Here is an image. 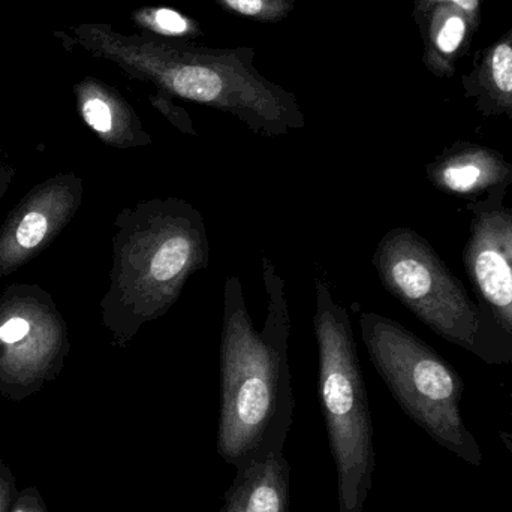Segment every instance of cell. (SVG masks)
<instances>
[{
  "instance_id": "1",
  "label": "cell",
  "mask_w": 512,
  "mask_h": 512,
  "mask_svg": "<svg viewBox=\"0 0 512 512\" xmlns=\"http://www.w3.org/2000/svg\"><path fill=\"white\" fill-rule=\"evenodd\" d=\"M267 313L256 330L239 277L224 286L221 334L222 402L218 454L234 468L283 454L294 420L289 369L292 321L285 280L270 258H262Z\"/></svg>"
},
{
  "instance_id": "2",
  "label": "cell",
  "mask_w": 512,
  "mask_h": 512,
  "mask_svg": "<svg viewBox=\"0 0 512 512\" xmlns=\"http://www.w3.org/2000/svg\"><path fill=\"white\" fill-rule=\"evenodd\" d=\"M72 33L75 44L119 66L132 80L231 114L255 134L277 138L306 126L294 93L256 69L252 47L213 48L150 33L126 35L108 23H83Z\"/></svg>"
},
{
  "instance_id": "3",
  "label": "cell",
  "mask_w": 512,
  "mask_h": 512,
  "mask_svg": "<svg viewBox=\"0 0 512 512\" xmlns=\"http://www.w3.org/2000/svg\"><path fill=\"white\" fill-rule=\"evenodd\" d=\"M110 288L102 322L113 345L128 348L144 324L177 303L188 280L209 267L206 222L182 198H152L117 216Z\"/></svg>"
},
{
  "instance_id": "4",
  "label": "cell",
  "mask_w": 512,
  "mask_h": 512,
  "mask_svg": "<svg viewBox=\"0 0 512 512\" xmlns=\"http://www.w3.org/2000/svg\"><path fill=\"white\" fill-rule=\"evenodd\" d=\"M318 391L337 471V512H363L372 490L376 456L366 382L348 310L330 282L315 279Z\"/></svg>"
},
{
  "instance_id": "5",
  "label": "cell",
  "mask_w": 512,
  "mask_h": 512,
  "mask_svg": "<svg viewBox=\"0 0 512 512\" xmlns=\"http://www.w3.org/2000/svg\"><path fill=\"white\" fill-rule=\"evenodd\" d=\"M361 337L373 367L405 414L439 447L468 465H483V451L463 421V382L456 370L399 322L364 312Z\"/></svg>"
},
{
  "instance_id": "6",
  "label": "cell",
  "mask_w": 512,
  "mask_h": 512,
  "mask_svg": "<svg viewBox=\"0 0 512 512\" xmlns=\"http://www.w3.org/2000/svg\"><path fill=\"white\" fill-rule=\"evenodd\" d=\"M373 267L384 288L448 342L474 349L480 312L432 246L409 228L388 231Z\"/></svg>"
},
{
  "instance_id": "7",
  "label": "cell",
  "mask_w": 512,
  "mask_h": 512,
  "mask_svg": "<svg viewBox=\"0 0 512 512\" xmlns=\"http://www.w3.org/2000/svg\"><path fill=\"white\" fill-rule=\"evenodd\" d=\"M9 289L0 298V378L30 385L44 378L66 354L65 325L41 292Z\"/></svg>"
},
{
  "instance_id": "8",
  "label": "cell",
  "mask_w": 512,
  "mask_h": 512,
  "mask_svg": "<svg viewBox=\"0 0 512 512\" xmlns=\"http://www.w3.org/2000/svg\"><path fill=\"white\" fill-rule=\"evenodd\" d=\"M77 174H60L41 183L14 207L0 228V279L14 273L47 248L71 222L83 201Z\"/></svg>"
},
{
  "instance_id": "9",
  "label": "cell",
  "mask_w": 512,
  "mask_h": 512,
  "mask_svg": "<svg viewBox=\"0 0 512 512\" xmlns=\"http://www.w3.org/2000/svg\"><path fill=\"white\" fill-rule=\"evenodd\" d=\"M465 264L475 286L505 327L512 330V213L483 210L472 224Z\"/></svg>"
},
{
  "instance_id": "10",
  "label": "cell",
  "mask_w": 512,
  "mask_h": 512,
  "mask_svg": "<svg viewBox=\"0 0 512 512\" xmlns=\"http://www.w3.org/2000/svg\"><path fill=\"white\" fill-rule=\"evenodd\" d=\"M74 95L81 119L107 146L138 149L152 144L137 111L114 87L87 77L75 84Z\"/></svg>"
},
{
  "instance_id": "11",
  "label": "cell",
  "mask_w": 512,
  "mask_h": 512,
  "mask_svg": "<svg viewBox=\"0 0 512 512\" xmlns=\"http://www.w3.org/2000/svg\"><path fill=\"white\" fill-rule=\"evenodd\" d=\"M435 188L459 197H477L493 188L508 185L512 167L495 150L459 143L427 167Z\"/></svg>"
},
{
  "instance_id": "12",
  "label": "cell",
  "mask_w": 512,
  "mask_h": 512,
  "mask_svg": "<svg viewBox=\"0 0 512 512\" xmlns=\"http://www.w3.org/2000/svg\"><path fill=\"white\" fill-rule=\"evenodd\" d=\"M423 39V63L438 78L453 77L481 21L450 2L436 3L415 21Z\"/></svg>"
},
{
  "instance_id": "13",
  "label": "cell",
  "mask_w": 512,
  "mask_h": 512,
  "mask_svg": "<svg viewBox=\"0 0 512 512\" xmlns=\"http://www.w3.org/2000/svg\"><path fill=\"white\" fill-rule=\"evenodd\" d=\"M221 512H291V466L283 454L236 468Z\"/></svg>"
},
{
  "instance_id": "14",
  "label": "cell",
  "mask_w": 512,
  "mask_h": 512,
  "mask_svg": "<svg viewBox=\"0 0 512 512\" xmlns=\"http://www.w3.org/2000/svg\"><path fill=\"white\" fill-rule=\"evenodd\" d=\"M462 84L466 98L474 99L481 114L512 119V24L501 38L475 54Z\"/></svg>"
},
{
  "instance_id": "15",
  "label": "cell",
  "mask_w": 512,
  "mask_h": 512,
  "mask_svg": "<svg viewBox=\"0 0 512 512\" xmlns=\"http://www.w3.org/2000/svg\"><path fill=\"white\" fill-rule=\"evenodd\" d=\"M132 21L141 32L161 38L192 41L204 35L197 20L167 6H143L135 9L132 12Z\"/></svg>"
},
{
  "instance_id": "16",
  "label": "cell",
  "mask_w": 512,
  "mask_h": 512,
  "mask_svg": "<svg viewBox=\"0 0 512 512\" xmlns=\"http://www.w3.org/2000/svg\"><path fill=\"white\" fill-rule=\"evenodd\" d=\"M222 9L259 23H279L294 11V0H215Z\"/></svg>"
},
{
  "instance_id": "17",
  "label": "cell",
  "mask_w": 512,
  "mask_h": 512,
  "mask_svg": "<svg viewBox=\"0 0 512 512\" xmlns=\"http://www.w3.org/2000/svg\"><path fill=\"white\" fill-rule=\"evenodd\" d=\"M150 104L155 110H158L171 125L176 126L180 132L183 134L192 135V137H197L198 132L197 129L194 128V122H192L191 116H189L188 111L185 108L179 107V105L174 104L171 96L165 95L164 92H159L156 90L155 93L150 95Z\"/></svg>"
},
{
  "instance_id": "18",
  "label": "cell",
  "mask_w": 512,
  "mask_h": 512,
  "mask_svg": "<svg viewBox=\"0 0 512 512\" xmlns=\"http://www.w3.org/2000/svg\"><path fill=\"white\" fill-rule=\"evenodd\" d=\"M441 2L454 3V5L462 8L463 11L468 12L469 15H472V17L481 21V2H483V0H415L414 11H412L414 20H420V18L426 14L427 9H429L430 6Z\"/></svg>"
},
{
  "instance_id": "19",
  "label": "cell",
  "mask_w": 512,
  "mask_h": 512,
  "mask_svg": "<svg viewBox=\"0 0 512 512\" xmlns=\"http://www.w3.org/2000/svg\"><path fill=\"white\" fill-rule=\"evenodd\" d=\"M12 179H14V170L0 158V201L11 188Z\"/></svg>"
},
{
  "instance_id": "20",
  "label": "cell",
  "mask_w": 512,
  "mask_h": 512,
  "mask_svg": "<svg viewBox=\"0 0 512 512\" xmlns=\"http://www.w3.org/2000/svg\"><path fill=\"white\" fill-rule=\"evenodd\" d=\"M9 507V486L6 481L0 478V512L8 511Z\"/></svg>"
},
{
  "instance_id": "21",
  "label": "cell",
  "mask_w": 512,
  "mask_h": 512,
  "mask_svg": "<svg viewBox=\"0 0 512 512\" xmlns=\"http://www.w3.org/2000/svg\"><path fill=\"white\" fill-rule=\"evenodd\" d=\"M12 512H42L41 508L35 504V502H27L21 499L17 505H15L14 510Z\"/></svg>"
},
{
  "instance_id": "22",
  "label": "cell",
  "mask_w": 512,
  "mask_h": 512,
  "mask_svg": "<svg viewBox=\"0 0 512 512\" xmlns=\"http://www.w3.org/2000/svg\"><path fill=\"white\" fill-rule=\"evenodd\" d=\"M502 439L505 441V445L512 451V432L511 433H502Z\"/></svg>"
}]
</instances>
